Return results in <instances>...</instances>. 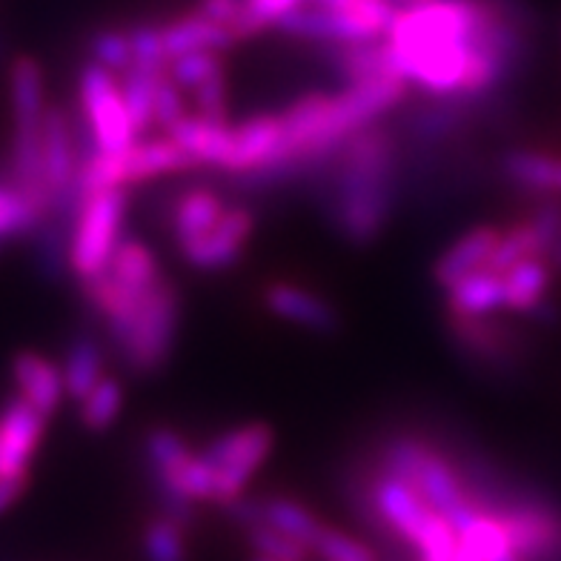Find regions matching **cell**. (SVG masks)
I'll return each instance as SVG.
<instances>
[{
    "label": "cell",
    "instance_id": "d590c367",
    "mask_svg": "<svg viewBox=\"0 0 561 561\" xmlns=\"http://www.w3.org/2000/svg\"><path fill=\"white\" fill-rule=\"evenodd\" d=\"M129 44H133V67L147 69V72L170 69V55H167L163 32L158 23H135L129 30Z\"/></svg>",
    "mask_w": 561,
    "mask_h": 561
},
{
    "label": "cell",
    "instance_id": "8992f818",
    "mask_svg": "<svg viewBox=\"0 0 561 561\" xmlns=\"http://www.w3.org/2000/svg\"><path fill=\"white\" fill-rule=\"evenodd\" d=\"M362 504L373 518V525L381 533H390L392 539L404 545L410 553H413L415 541L427 525L430 510H433L410 481L385 473L378 467L376 473L367 476Z\"/></svg>",
    "mask_w": 561,
    "mask_h": 561
},
{
    "label": "cell",
    "instance_id": "7c38bea8",
    "mask_svg": "<svg viewBox=\"0 0 561 561\" xmlns=\"http://www.w3.org/2000/svg\"><path fill=\"white\" fill-rule=\"evenodd\" d=\"M275 30L280 35L296 37V41H310V44L318 46L364 44V41H381L385 37L376 26H369L367 21L316 7L293 9L289 15H284L275 23Z\"/></svg>",
    "mask_w": 561,
    "mask_h": 561
},
{
    "label": "cell",
    "instance_id": "d4e9b609",
    "mask_svg": "<svg viewBox=\"0 0 561 561\" xmlns=\"http://www.w3.org/2000/svg\"><path fill=\"white\" fill-rule=\"evenodd\" d=\"M499 312H504V278L488 266L447 289V316L488 318Z\"/></svg>",
    "mask_w": 561,
    "mask_h": 561
},
{
    "label": "cell",
    "instance_id": "f546056e",
    "mask_svg": "<svg viewBox=\"0 0 561 561\" xmlns=\"http://www.w3.org/2000/svg\"><path fill=\"white\" fill-rule=\"evenodd\" d=\"M193 453L190 442L172 427H152L144 436V461L149 476H167Z\"/></svg>",
    "mask_w": 561,
    "mask_h": 561
},
{
    "label": "cell",
    "instance_id": "277c9868",
    "mask_svg": "<svg viewBox=\"0 0 561 561\" xmlns=\"http://www.w3.org/2000/svg\"><path fill=\"white\" fill-rule=\"evenodd\" d=\"M75 118L81 121L98 152H124L138 140L133 118L126 112L118 75L98 67L92 60L83 64L81 75H78V112H75Z\"/></svg>",
    "mask_w": 561,
    "mask_h": 561
},
{
    "label": "cell",
    "instance_id": "5bb4252c",
    "mask_svg": "<svg viewBox=\"0 0 561 561\" xmlns=\"http://www.w3.org/2000/svg\"><path fill=\"white\" fill-rule=\"evenodd\" d=\"M167 135L198 167L232 175V167H236V138H232V126L229 124H215V121L198 118L195 112H190Z\"/></svg>",
    "mask_w": 561,
    "mask_h": 561
},
{
    "label": "cell",
    "instance_id": "4316f807",
    "mask_svg": "<svg viewBox=\"0 0 561 561\" xmlns=\"http://www.w3.org/2000/svg\"><path fill=\"white\" fill-rule=\"evenodd\" d=\"M46 218L7 175H0V252L15 241H32Z\"/></svg>",
    "mask_w": 561,
    "mask_h": 561
},
{
    "label": "cell",
    "instance_id": "e575fe53",
    "mask_svg": "<svg viewBox=\"0 0 561 561\" xmlns=\"http://www.w3.org/2000/svg\"><path fill=\"white\" fill-rule=\"evenodd\" d=\"M244 536L250 541L252 553L264 556V559H278V561H307L310 559V547H304L301 541L289 539L280 530L270 525H250L244 527Z\"/></svg>",
    "mask_w": 561,
    "mask_h": 561
},
{
    "label": "cell",
    "instance_id": "3957f363",
    "mask_svg": "<svg viewBox=\"0 0 561 561\" xmlns=\"http://www.w3.org/2000/svg\"><path fill=\"white\" fill-rule=\"evenodd\" d=\"M126 213H129V193L124 186L101 190L81 201L75 215L72 241H69V270L78 280L104 273L112 252L124 238Z\"/></svg>",
    "mask_w": 561,
    "mask_h": 561
},
{
    "label": "cell",
    "instance_id": "83f0119b",
    "mask_svg": "<svg viewBox=\"0 0 561 561\" xmlns=\"http://www.w3.org/2000/svg\"><path fill=\"white\" fill-rule=\"evenodd\" d=\"M156 75L147 69L129 67L124 75H118L121 92H124V104L129 118H133L138 138H147L149 129L156 126V110H152V98H156Z\"/></svg>",
    "mask_w": 561,
    "mask_h": 561
},
{
    "label": "cell",
    "instance_id": "4fadbf2b",
    "mask_svg": "<svg viewBox=\"0 0 561 561\" xmlns=\"http://www.w3.org/2000/svg\"><path fill=\"white\" fill-rule=\"evenodd\" d=\"M227 198L215 186H186L170 198L167 229H170L175 250H184L204 238L227 213Z\"/></svg>",
    "mask_w": 561,
    "mask_h": 561
},
{
    "label": "cell",
    "instance_id": "9a60e30c",
    "mask_svg": "<svg viewBox=\"0 0 561 561\" xmlns=\"http://www.w3.org/2000/svg\"><path fill=\"white\" fill-rule=\"evenodd\" d=\"M232 138H236L232 175L273 167L284 156V124H280L278 112H259V115L241 121L232 126Z\"/></svg>",
    "mask_w": 561,
    "mask_h": 561
},
{
    "label": "cell",
    "instance_id": "4dcf8cb0",
    "mask_svg": "<svg viewBox=\"0 0 561 561\" xmlns=\"http://www.w3.org/2000/svg\"><path fill=\"white\" fill-rule=\"evenodd\" d=\"M533 255H539V238H536V232H533L530 224L522 218V221H516L510 229H504L502 238H499V247L493 250V255H490L488 261V270H493V273L504 275L510 270V266H516L518 261L525 259H533Z\"/></svg>",
    "mask_w": 561,
    "mask_h": 561
},
{
    "label": "cell",
    "instance_id": "9c48e42d",
    "mask_svg": "<svg viewBox=\"0 0 561 561\" xmlns=\"http://www.w3.org/2000/svg\"><path fill=\"white\" fill-rule=\"evenodd\" d=\"M252 232H255V213L244 204H229L221 221L204 238L178 250V255L198 273H221L244 255Z\"/></svg>",
    "mask_w": 561,
    "mask_h": 561
},
{
    "label": "cell",
    "instance_id": "ee69618b",
    "mask_svg": "<svg viewBox=\"0 0 561 561\" xmlns=\"http://www.w3.org/2000/svg\"><path fill=\"white\" fill-rule=\"evenodd\" d=\"M385 3H390V7H396V9H415V7H424V3H430V0H385Z\"/></svg>",
    "mask_w": 561,
    "mask_h": 561
},
{
    "label": "cell",
    "instance_id": "484cf974",
    "mask_svg": "<svg viewBox=\"0 0 561 561\" xmlns=\"http://www.w3.org/2000/svg\"><path fill=\"white\" fill-rule=\"evenodd\" d=\"M553 270L545 259L533 255V259L518 261L510 266L504 278V310L518 312V316H530L539 304L547 301L550 284H553Z\"/></svg>",
    "mask_w": 561,
    "mask_h": 561
},
{
    "label": "cell",
    "instance_id": "7bdbcfd3",
    "mask_svg": "<svg viewBox=\"0 0 561 561\" xmlns=\"http://www.w3.org/2000/svg\"><path fill=\"white\" fill-rule=\"evenodd\" d=\"M547 264H550V270H553L556 275H561V229H559V238H556V244L550 247V252H547Z\"/></svg>",
    "mask_w": 561,
    "mask_h": 561
},
{
    "label": "cell",
    "instance_id": "8fae6325",
    "mask_svg": "<svg viewBox=\"0 0 561 561\" xmlns=\"http://www.w3.org/2000/svg\"><path fill=\"white\" fill-rule=\"evenodd\" d=\"M261 301L266 310L287 324H296L316 335L339 333V310L324 296H318L316 289H307L293 280H273L261 289Z\"/></svg>",
    "mask_w": 561,
    "mask_h": 561
},
{
    "label": "cell",
    "instance_id": "f6af8a7d",
    "mask_svg": "<svg viewBox=\"0 0 561 561\" xmlns=\"http://www.w3.org/2000/svg\"><path fill=\"white\" fill-rule=\"evenodd\" d=\"M252 561H278V559H264V556H255V559Z\"/></svg>",
    "mask_w": 561,
    "mask_h": 561
},
{
    "label": "cell",
    "instance_id": "52a82bcc",
    "mask_svg": "<svg viewBox=\"0 0 561 561\" xmlns=\"http://www.w3.org/2000/svg\"><path fill=\"white\" fill-rule=\"evenodd\" d=\"M495 518L510 533L518 561L561 559V513L536 495H513Z\"/></svg>",
    "mask_w": 561,
    "mask_h": 561
},
{
    "label": "cell",
    "instance_id": "74e56055",
    "mask_svg": "<svg viewBox=\"0 0 561 561\" xmlns=\"http://www.w3.org/2000/svg\"><path fill=\"white\" fill-rule=\"evenodd\" d=\"M312 553L327 561H378V556L367 545L327 525L321 527L318 539L312 541Z\"/></svg>",
    "mask_w": 561,
    "mask_h": 561
},
{
    "label": "cell",
    "instance_id": "603a6c76",
    "mask_svg": "<svg viewBox=\"0 0 561 561\" xmlns=\"http://www.w3.org/2000/svg\"><path fill=\"white\" fill-rule=\"evenodd\" d=\"M64 387H67V399L81 404L89 392L101 385L106 376V347L104 341L95 333H78L69 341V350L64 355Z\"/></svg>",
    "mask_w": 561,
    "mask_h": 561
},
{
    "label": "cell",
    "instance_id": "bcb514c9",
    "mask_svg": "<svg viewBox=\"0 0 561 561\" xmlns=\"http://www.w3.org/2000/svg\"><path fill=\"white\" fill-rule=\"evenodd\" d=\"M0 55H3V37H0Z\"/></svg>",
    "mask_w": 561,
    "mask_h": 561
},
{
    "label": "cell",
    "instance_id": "6da1fadb",
    "mask_svg": "<svg viewBox=\"0 0 561 561\" xmlns=\"http://www.w3.org/2000/svg\"><path fill=\"white\" fill-rule=\"evenodd\" d=\"M401 147L385 124L350 135L324 172L312 181L330 229L350 247H369L385 236L399 209Z\"/></svg>",
    "mask_w": 561,
    "mask_h": 561
},
{
    "label": "cell",
    "instance_id": "7402d4cb",
    "mask_svg": "<svg viewBox=\"0 0 561 561\" xmlns=\"http://www.w3.org/2000/svg\"><path fill=\"white\" fill-rule=\"evenodd\" d=\"M115 284L129 296H147L149 289L156 287L163 278L161 261H158L156 250L140 241L138 236H124L121 244L112 252L110 264L104 270Z\"/></svg>",
    "mask_w": 561,
    "mask_h": 561
},
{
    "label": "cell",
    "instance_id": "8d00e7d4",
    "mask_svg": "<svg viewBox=\"0 0 561 561\" xmlns=\"http://www.w3.org/2000/svg\"><path fill=\"white\" fill-rule=\"evenodd\" d=\"M181 92H184V89L172 81L170 69H163V72L156 75V98H152V110H156V126L163 135L170 133L178 121H184L186 115H190Z\"/></svg>",
    "mask_w": 561,
    "mask_h": 561
},
{
    "label": "cell",
    "instance_id": "b9f144b4",
    "mask_svg": "<svg viewBox=\"0 0 561 561\" xmlns=\"http://www.w3.org/2000/svg\"><path fill=\"white\" fill-rule=\"evenodd\" d=\"M32 476H0V516L18 504L26 488H30Z\"/></svg>",
    "mask_w": 561,
    "mask_h": 561
},
{
    "label": "cell",
    "instance_id": "7a4b0ae2",
    "mask_svg": "<svg viewBox=\"0 0 561 561\" xmlns=\"http://www.w3.org/2000/svg\"><path fill=\"white\" fill-rule=\"evenodd\" d=\"M181 310H184L181 293L163 275L156 287L140 298L129 333L118 347H112L126 373L147 378L170 364L178 333H181Z\"/></svg>",
    "mask_w": 561,
    "mask_h": 561
},
{
    "label": "cell",
    "instance_id": "e0dca14e",
    "mask_svg": "<svg viewBox=\"0 0 561 561\" xmlns=\"http://www.w3.org/2000/svg\"><path fill=\"white\" fill-rule=\"evenodd\" d=\"M12 381L23 401H30L37 413L53 419L67 399L64 373L55 362L41 353H18L12 358Z\"/></svg>",
    "mask_w": 561,
    "mask_h": 561
},
{
    "label": "cell",
    "instance_id": "2e32d148",
    "mask_svg": "<svg viewBox=\"0 0 561 561\" xmlns=\"http://www.w3.org/2000/svg\"><path fill=\"white\" fill-rule=\"evenodd\" d=\"M321 60H324L327 69L344 87L373 81V78H381V75H399L396 72L392 46L387 37H381V41H364V44L321 46Z\"/></svg>",
    "mask_w": 561,
    "mask_h": 561
},
{
    "label": "cell",
    "instance_id": "ba28073f",
    "mask_svg": "<svg viewBox=\"0 0 561 561\" xmlns=\"http://www.w3.org/2000/svg\"><path fill=\"white\" fill-rule=\"evenodd\" d=\"M447 333L453 344L467 355V362L488 369H510L522 355V339L499 316L465 318L447 316Z\"/></svg>",
    "mask_w": 561,
    "mask_h": 561
},
{
    "label": "cell",
    "instance_id": "cb8c5ba5",
    "mask_svg": "<svg viewBox=\"0 0 561 561\" xmlns=\"http://www.w3.org/2000/svg\"><path fill=\"white\" fill-rule=\"evenodd\" d=\"M9 106H12V126H41L44 121V69L30 55H18L9 67Z\"/></svg>",
    "mask_w": 561,
    "mask_h": 561
},
{
    "label": "cell",
    "instance_id": "60d3db41",
    "mask_svg": "<svg viewBox=\"0 0 561 561\" xmlns=\"http://www.w3.org/2000/svg\"><path fill=\"white\" fill-rule=\"evenodd\" d=\"M195 12H201L209 21L221 23V26H227L232 32V26L238 23L241 12H244V0H198Z\"/></svg>",
    "mask_w": 561,
    "mask_h": 561
},
{
    "label": "cell",
    "instance_id": "30bf717a",
    "mask_svg": "<svg viewBox=\"0 0 561 561\" xmlns=\"http://www.w3.org/2000/svg\"><path fill=\"white\" fill-rule=\"evenodd\" d=\"M44 433L46 415L15 392L0 407V476H32V458Z\"/></svg>",
    "mask_w": 561,
    "mask_h": 561
},
{
    "label": "cell",
    "instance_id": "ac0fdd59",
    "mask_svg": "<svg viewBox=\"0 0 561 561\" xmlns=\"http://www.w3.org/2000/svg\"><path fill=\"white\" fill-rule=\"evenodd\" d=\"M499 238H502V229L495 227L467 229L465 236L456 238L436 259V264H433V280L447 293L461 278L484 270L493 250L499 247Z\"/></svg>",
    "mask_w": 561,
    "mask_h": 561
},
{
    "label": "cell",
    "instance_id": "5b68a950",
    "mask_svg": "<svg viewBox=\"0 0 561 561\" xmlns=\"http://www.w3.org/2000/svg\"><path fill=\"white\" fill-rule=\"evenodd\" d=\"M275 444V433L264 421H250L241 427H232L204 447V458L215 470L218 479V495H215V507H232L238 499H244V490L255 473H259L264 461L270 458Z\"/></svg>",
    "mask_w": 561,
    "mask_h": 561
},
{
    "label": "cell",
    "instance_id": "ab89813d",
    "mask_svg": "<svg viewBox=\"0 0 561 561\" xmlns=\"http://www.w3.org/2000/svg\"><path fill=\"white\" fill-rule=\"evenodd\" d=\"M221 53H186L181 58L170 60V75L172 81L181 89H190L193 92L198 83H204L209 75L221 72Z\"/></svg>",
    "mask_w": 561,
    "mask_h": 561
},
{
    "label": "cell",
    "instance_id": "d6986e66",
    "mask_svg": "<svg viewBox=\"0 0 561 561\" xmlns=\"http://www.w3.org/2000/svg\"><path fill=\"white\" fill-rule=\"evenodd\" d=\"M499 175L510 186L539 198H561V156L536 149H507L499 158Z\"/></svg>",
    "mask_w": 561,
    "mask_h": 561
},
{
    "label": "cell",
    "instance_id": "f1b7e54d",
    "mask_svg": "<svg viewBox=\"0 0 561 561\" xmlns=\"http://www.w3.org/2000/svg\"><path fill=\"white\" fill-rule=\"evenodd\" d=\"M124 401L126 396L121 378L104 376L101 378V385L81 401L78 419H81V424L89 433H104V430H110L112 424L118 421V415L124 413Z\"/></svg>",
    "mask_w": 561,
    "mask_h": 561
},
{
    "label": "cell",
    "instance_id": "f35d334b",
    "mask_svg": "<svg viewBox=\"0 0 561 561\" xmlns=\"http://www.w3.org/2000/svg\"><path fill=\"white\" fill-rule=\"evenodd\" d=\"M193 101L198 118L215 121V124H229V87L224 69L209 75L207 81L193 89Z\"/></svg>",
    "mask_w": 561,
    "mask_h": 561
},
{
    "label": "cell",
    "instance_id": "836d02e7",
    "mask_svg": "<svg viewBox=\"0 0 561 561\" xmlns=\"http://www.w3.org/2000/svg\"><path fill=\"white\" fill-rule=\"evenodd\" d=\"M87 49L92 64L110 69L112 75H124L133 67V44H129V32L124 30H98L89 37Z\"/></svg>",
    "mask_w": 561,
    "mask_h": 561
},
{
    "label": "cell",
    "instance_id": "d6a6232c",
    "mask_svg": "<svg viewBox=\"0 0 561 561\" xmlns=\"http://www.w3.org/2000/svg\"><path fill=\"white\" fill-rule=\"evenodd\" d=\"M304 3L307 0H244V12H241L236 26H232V35L238 37V44L250 41V37L261 35L270 26H275L293 9L304 7Z\"/></svg>",
    "mask_w": 561,
    "mask_h": 561
},
{
    "label": "cell",
    "instance_id": "1f68e13d",
    "mask_svg": "<svg viewBox=\"0 0 561 561\" xmlns=\"http://www.w3.org/2000/svg\"><path fill=\"white\" fill-rule=\"evenodd\" d=\"M144 556L147 561H190L186 530L172 518H152L144 530Z\"/></svg>",
    "mask_w": 561,
    "mask_h": 561
},
{
    "label": "cell",
    "instance_id": "ffe728a7",
    "mask_svg": "<svg viewBox=\"0 0 561 561\" xmlns=\"http://www.w3.org/2000/svg\"><path fill=\"white\" fill-rule=\"evenodd\" d=\"M190 170H198V163L186 156L170 135L138 138L126 149V186L147 184L163 175H181Z\"/></svg>",
    "mask_w": 561,
    "mask_h": 561
},
{
    "label": "cell",
    "instance_id": "44dd1931",
    "mask_svg": "<svg viewBox=\"0 0 561 561\" xmlns=\"http://www.w3.org/2000/svg\"><path fill=\"white\" fill-rule=\"evenodd\" d=\"M161 32L170 60L186 53H227L238 44V37L227 26L209 21L201 12L172 18V21L161 23Z\"/></svg>",
    "mask_w": 561,
    "mask_h": 561
}]
</instances>
